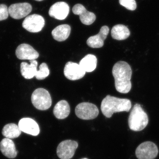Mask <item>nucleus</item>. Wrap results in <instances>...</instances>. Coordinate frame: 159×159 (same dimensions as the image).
<instances>
[{
    "label": "nucleus",
    "mask_w": 159,
    "mask_h": 159,
    "mask_svg": "<svg viewBox=\"0 0 159 159\" xmlns=\"http://www.w3.org/2000/svg\"><path fill=\"white\" fill-rule=\"evenodd\" d=\"M132 71L127 62L119 61L115 64L112 69L113 76L115 78L116 90L122 93H127L132 88Z\"/></svg>",
    "instance_id": "f257e3e1"
},
{
    "label": "nucleus",
    "mask_w": 159,
    "mask_h": 159,
    "mask_svg": "<svg viewBox=\"0 0 159 159\" xmlns=\"http://www.w3.org/2000/svg\"><path fill=\"white\" fill-rule=\"evenodd\" d=\"M131 107V102L129 99L107 95L101 102V110L105 117L110 118L115 113L129 111Z\"/></svg>",
    "instance_id": "f03ea898"
},
{
    "label": "nucleus",
    "mask_w": 159,
    "mask_h": 159,
    "mask_svg": "<svg viewBox=\"0 0 159 159\" xmlns=\"http://www.w3.org/2000/svg\"><path fill=\"white\" fill-rule=\"evenodd\" d=\"M148 123L147 114L138 103L134 105L128 119V125L131 130L140 131L146 127Z\"/></svg>",
    "instance_id": "7ed1b4c3"
},
{
    "label": "nucleus",
    "mask_w": 159,
    "mask_h": 159,
    "mask_svg": "<svg viewBox=\"0 0 159 159\" xmlns=\"http://www.w3.org/2000/svg\"><path fill=\"white\" fill-rule=\"evenodd\" d=\"M31 102L37 109L44 111L48 109L52 104V99L49 92L43 88L36 89L31 95Z\"/></svg>",
    "instance_id": "20e7f679"
},
{
    "label": "nucleus",
    "mask_w": 159,
    "mask_h": 159,
    "mask_svg": "<svg viewBox=\"0 0 159 159\" xmlns=\"http://www.w3.org/2000/svg\"><path fill=\"white\" fill-rule=\"evenodd\" d=\"M75 113L79 119L83 120H91L96 119L99 113L98 107L90 102L79 103L75 108Z\"/></svg>",
    "instance_id": "39448f33"
},
{
    "label": "nucleus",
    "mask_w": 159,
    "mask_h": 159,
    "mask_svg": "<svg viewBox=\"0 0 159 159\" xmlns=\"http://www.w3.org/2000/svg\"><path fill=\"white\" fill-rule=\"evenodd\" d=\"M159 151L155 144L151 142H143L138 146L135 154L139 159H154Z\"/></svg>",
    "instance_id": "423d86ee"
},
{
    "label": "nucleus",
    "mask_w": 159,
    "mask_h": 159,
    "mask_svg": "<svg viewBox=\"0 0 159 159\" xmlns=\"http://www.w3.org/2000/svg\"><path fill=\"white\" fill-rule=\"evenodd\" d=\"M45 25V20L41 16L33 14L25 18L22 23L23 28L29 32L36 33L41 31Z\"/></svg>",
    "instance_id": "0eeeda50"
},
{
    "label": "nucleus",
    "mask_w": 159,
    "mask_h": 159,
    "mask_svg": "<svg viewBox=\"0 0 159 159\" xmlns=\"http://www.w3.org/2000/svg\"><path fill=\"white\" fill-rule=\"evenodd\" d=\"M78 146V143L73 140L62 141L57 146V154L60 159H71L74 157Z\"/></svg>",
    "instance_id": "6e6552de"
},
{
    "label": "nucleus",
    "mask_w": 159,
    "mask_h": 159,
    "mask_svg": "<svg viewBox=\"0 0 159 159\" xmlns=\"http://www.w3.org/2000/svg\"><path fill=\"white\" fill-rule=\"evenodd\" d=\"M32 6L29 3L12 4L8 8L10 16L14 19L19 20L26 17L32 11Z\"/></svg>",
    "instance_id": "1a4fd4ad"
},
{
    "label": "nucleus",
    "mask_w": 159,
    "mask_h": 159,
    "mask_svg": "<svg viewBox=\"0 0 159 159\" xmlns=\"http://www.w3.org/2000/svg\"><path fill=\"white\" fill-rule=\"evenodd\" d=\"M85 73L79 64L71 61L66 64L64 70L65 77L71 80L81 79L84 77Z\"/></svg>",
    "instance_id": "9d476101"
},
{
    "label": "nucleus",
    "mask_w": 159,
    "mask_h": 159,
    "mask_svg": "<svg viewBox=\"0 0 159 159\" xmlns=\"http://www.w3.org/2000/svg\"><path fill=\"white\" fill-rule=\"evenodd\" d=\"M70 12V7L65 2H57L52 5L49 9L50 16L56 19L63 20L67 17Z\"/></svg>",
    "instance_id": "9b49d317"
},
{
    "label": "nucleus",
    "mask_w": 159,
    "mask_h": 159,
    "mask_svg": "<svg viewBox=\"0 0 159 159\" xmlns=\"http://www.w3.org/2000/svg\"><path fill=\"white\" fill-rule=\"evenodd\" d=\"M16 55L18 59L33 60L39 57L37 51L30 45L23 43L18 46L16 51Z\"/></svg>",
    "instance_id": "f8f14e48"
},
{
    "label": "nucleus",
    "mask_w": 159,
    "mask_h": 159,
    "mask_svg": "<svg viewBox=\"0 0 159 159\" xmlns=\"http://www.w3.org/2000/svg\"><path fill=\"white\" fill-rule=\"evenodd\" d=\"M72 11L74 14L80 16V19L84 25H92L96 19V16L94 13L88 11L81 4H76L74 6Z\"/></svg>",
    "instance_id": "ddd939ff"
},
{
    "label": "nucleus",
    "mask_w": 159,
    "mask_h": 159,
    "mask_svg": "<svg viewBox=\"0 0 159 159\" xmlns=\"http://www.w3.org/2000/svg\"><path fill=\"white\" fill-rule=\"evenodd\" d=\"M109 32V29L107 26H102L98 34L89 38L87 41L88 45L93 48H102L104 44V41L107 37Z\"/></svg>",
    "instance_id": "4468645a"
},
{
    "label": "nucleus",
    "mask_w": 159,
    "mask_h": 159,
    "mask_svg": "<svg viewBox=\"0 0 159 159\" xmlns=\"http://www.w3.org/2000/svg\"><path fill=\"white\" fill-rule=\"evenodd\" d=\"M18 126L21 130L32 136H37L39 134V126L34 120L29 118H23L20 120Z\"/></svg>",
    "instance_id": "2eb2a0df"
},
{
    "label": "nucleus",
    "mask_w": 159,
    "mask_h": 159,
    "mask_svg": "<svg viewBox=\"0 0 159 159\" xmlns=\"http://www.w3.org/2000/svg\"><path fill=\"white\" fill-rule=\"evenodd\" d=\"M0 150L5 156L13 159L16 157L17 152L14 142L11 139L5 138L0 142Z\"/></svg>",
    "instance_id": "dca6fc26"
},
{
    "label": "nucleus",
    "mask_w": 159,
    "mask_h": 159,
    "mask_svg": "<svg viewBox=\"0 0 159 159\" xmlns=\"http://www.w3.org/2000/svg\"><path fill=\"white\" fill-rule=\"evenodd\" d=\"M30 64L23 62L20 64L21 74L24 78L30 79L33 78L37 72L38 62L35 60H29Z\"/></svg>",
    "instance_id": "f3484780"
},
{
    "label": "nucleus",
    "mask_w": 159,
    "mask_h": 159,
    "mask_svg": "<svg viewBox=\"0 0 159 159\" xmlns=\"http://www.w3.org/2000/svg\"><path fill=\"white\" fill-rule=\"evenodd\" d=\"M70 108L68 102L64 100L59 101L55 106L53 110L54 116L57 119H63L68 116Z\"/></svg>",
    "instance_id": "a211bd4d"
},
{
    "label": "nucleus",
    "mask_w": 159,
    "mask_h": 159,
    "mask_svg": "<svg viewBox=\"0 0 159 159\" xmlns=\"http://www.w3.org/2000/svg\"><path fill=\"white\" fill-rule=\"evenodd\" d=\"M71 32V28L68 25H62L57 26L52 31V35L54 39L62 42L67 39Z\"/></svg>",
    "instance_id": "6ab92c4d"
},
{
    "label": "nucleus",
    "mask_w": 159,
    "mask_h": 159,
    "mask_svg": "<svg viewBox=\"0 0 159 159\" xmlns=\"http://www.w3.org/2000/svg\"><path fill=\"white\" fill-rule=\"evenodd\" d=\"M111 34L114 39L122 40L128 38L130 35V32L126 26L122 25H117L113 27Z\"/></svg>",
    "instance_id": "aec40b11"
},
{
    "label": "nucleus",
    "mask_w": 159,
    "mask_h": 159,
    "mask_svg": "<svg viewBox=\"0 0 159 159\" xmlns=\"http://www.w3.org/2000/svg\"><path fill=\"white\" fill-rule=\"evenodd\" d=\"M97 57L93 54H89L85 56L79 63V65L84 70L92 72L97 67Z\"/></svg>",
    "instance_id": "412c9836"
},
{
    "label": "nucleus",
    "mask_w": 159,
    "mask_h": 159,
    "mask_svg": "<svg viewBox=\"0 0 159 159\" xmlns=\"http://www.w3.org/2000/svg\"><path fill=\"white\" fill-rule=\"evenodd\" d=\"M21 133L18 125L14 123H9L3 127L2 130L3 135L9 139L18 138Z\"/></svg>",
    "instance_id": "4be33fe9"
},
{
    "label": "nucleus",
    "mask_w": 159,
    "mask_h": 159,
    "mask_svg": "<svg viewBox=\"0 0 159 159\" xmlns=\"http://www.w3.org/2000/svg\"><path fill=\"white\" fill-rule=\"evenodd\" d=\"M50 74V70L45 63H43L39 66V69L37 71L35 77L39 80L45 79Z\"/></svg>",
    "instance_id": "5701e85b"
},
{
    "label": "nucleus",
    "mask_w": 159,
    "mask_h": 159,
    "mask_svg": "<svg viewBox=\"0 0 159 159\" xmlns=\"http://www.w3.org/2000/svg\"><path fill=\"white\" fill-rule=\"evenodd\" d=\"M119 4L126 9L134 11L137 8V4L135 0H119Z\"/></svg>",
    "instance_id": "b1692460"
},
{
    "label": "nucleus",
    "mask_w": 159,
    "mask_h": 159,
    "mask_svg": "<svg viewBox=\"0 0 159 159\" xmlns=\"http://www.w3.org/2000/svg\"><path fill=\"white\" fill-rule=\"evenodd\" d=\"M9 15L7 6L5 4H0V21L7 19Z\"/></svg>",
    "instance_id": "393cba45"
},
{
    "label": "nucleus",
    "mask_w": 159,
    "mask_h": 159,
    "mask_svg": "<svg viewBox=\"0 0 159 159\" xmlns=\"http://www.w3.org/2000/svg\"><path fill=\"white\" fill-rule=\"evenodd\" d=\"M36 1H38V2H41V1H42L43 0H35Z\"/></svg>",
    "instance_id": "a878e982"
},
{
    "label": "nucleus",
    "mask_w": 159,
    "mask_h": 159,
    "mask_svg": "<svg viewBox=\"0 0 159 159\" xmlns=\"http://www.w3.org/2000/svg\"><path fill=\"white\" fill-rule=\"evenodd\" d=\"M88 159V158H83V159Z\"/></svg>",
    "instance_id": "bb28decb"
}]
</instances>
